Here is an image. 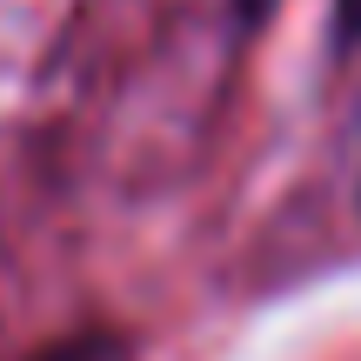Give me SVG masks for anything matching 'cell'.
<instances>
[{
	"label": "cell",
	"instance_id": "6da1fadb",
	"mask_svg": "<svg viewBox=\"0 0 361 361\" xmlns=\"http://www.w3.org/2000/svg\"><path fill=\"white\" fill-rule=\"evenodd\" d=\"M234 13H241L247 27H261V20H268V13H274V0H234Z\"/></svg>",
	"mask_w": 361,
	"mask_h": 361
}]
</instances>
